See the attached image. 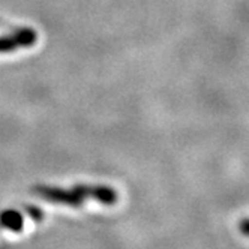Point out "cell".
I'll return each mask as SVG.
<instances>
[{"label": "cell", "instance_id": "1", "mask_svg": "<svg viewBox=\"0 0 249 249\" xmlns=\"http://www.w3.org/2000/svg\"><path fill=\"white\" fill-rule=\"evenodd\" d=\"M36 192L41 198L56 203V204H65V206H81L86 200H95L102 204L111 206L117 203V192L108 186H87V185H78L74 186L71 191L62 189V188H53V186H35Z\"/></svg>", "mask_w": 249, "mask_h": 249}, {"label": "cell", "instance_id": "2", "mask_svg": "<svg viewBox=\"0 0 249 249\" xmlns=\"http://www.w3.org/2000/svg\"><path fill=\"white\" fill-rule=\"evenodd\" d=\"M36 42V32L33 29H20L11 35L0 36V53H11L14 50L30 47Z\"/></svg>", "mask_w": 249, "mask_h": 249}, {"label": "cell", "instance_id": "3", "mask_svg": "<svg viewBox=\"0 0 249 249\" xmlns=\"http://www.w3.org/2000/svg\"><path fill=\"white\" fill-rule=\"evenodd\" d=\"M23 224H24L23 216L15 210H8L0 215V227L5 230H12V231H17V233H18V231H21V228H23Z\"/></svg>", "mask_w": 249, "mask_h": 249}, {"label": "cell", "instance_id": "4", "mask_svg": "<svg viewBox=\"0 0 249 249\" xmlns=\"http://www.w3.org/2000/svg\"><path fill=\"white\" fill-rule=\"evenodd\" d=\"M27 212H29V215H32V218H33L35 221H41V219L44 218L42 210H39L38 207H35V206L27 207Z\"/></svg>", "mask_w": 249, "mask_h": 249}, {"label": "cell", "instance_id": "5", "mask_svg": "<svg viewBox=\"0 0 249 249\" xmlns=\"http://www.w3.org/2000/svg\"><path fill=\"white\" fill-rule=\"evenodd\" d=\"M239 230L243 236H248L249 237V219H243L240 224H239Z\"/></svg>", "mask_w": 249, "mask_h": 249}, {"label": "cell", "instance_id": "6", "mask_svg": "<svg viewBox=\"0 0 249 249\" xmlns=\"http://www.w3.org/2000/svg\"><path fill=\"white\" fill-rule=\"evenodd\" d=\"M0 228H2V227H0Z\"/></svg>", "mask_w": 249, "mask_h": 249}]
</instances>
